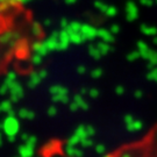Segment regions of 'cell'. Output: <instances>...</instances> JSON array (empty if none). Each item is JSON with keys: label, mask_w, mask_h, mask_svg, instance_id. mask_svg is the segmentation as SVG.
Here are the masks:
<instances>
[{"label": "cell", "mask_w": 157, "mask_h": 157, "mask_svg": "<svg viewBox=\"0 0 157 157\" xmlns=\"http://www.w3.org/2000/svg\"><path fill=\"white\" fill-rule=\"evenodd\" d=\"M44 39V28L25 0H0V79L27 71Z\"/></svg>", "instance_id": "cell-1"}]
</instances>
